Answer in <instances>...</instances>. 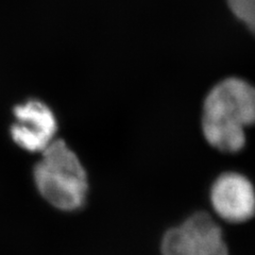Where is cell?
<instances>
[{
  "instance_id": "cell-6",
  "label": "cell",
  "mask_w": 255,
  "mask_h": 255,
  "mask_svg": "<svg viewBox=\"0 0 255 255\" xmlns=\"http://www.w3.org/2000/svg\"><path fill=\"white\" fill-rule=\"evenodd\" d=\"M231 11L255 35V0H228Z\"/></svg>"
},
{
  "instance_id": "cell-3",
  "label": "cell",
  "mask_w": 255,
  "mask_h": 255,
  "mask_svg": "<svg viewBox=\"0 0 255 255\" xmlns=\"http://www.w3.org/2000/svg\"><path fill=\"white\" fill-rule=\"evenodd\" d=\"M163 255H229L222 231L210 215L198 213L167 232Z\"/></svg>"
},
{
  "instance_id": "cell-1",
  "label": "cell",
  "mask_w": 255,
  "mask_h": 255,
  "mask_svg": "<svg viewBox=\"0 0 255 255\" xmlns=\"http://www.w3.org/2000/svg\"><path fill=\"white\" fill-rule=\"evenodd\" d=\"M255 124V87L243 79L228 78L207 94L203 106L204 137L222 152L235 153L246 145L247 127Z\"/></svg>"
},
{
  "instance_id": "cell-2",
  "label": "cell",
  "mask_w": 255,
  "mask_h": 255,
  "mask_svg": "<svg viewBox=\"0 0 255 255\" xmlns=\"http://www.w3.org/2000/svg\"><path fill=\"white\" fill-rule=\"evenodd\" d=\"M42 153L43 157L34 169L39 193L59 210L80 209L85 202L89 185L77 154L60 139L53 140Z\"/></svg>"
},
{
  "instance_id": "cell-5",
  "label": "cell",
  "mask_w": 255,
  "mask_h": 255,
  "mask_svg": "<svg viewBox=\"0 0 255 255\" xmlns=\"http://www.w3.org/2000/svg\"><path fill=\"white\" fill-rule=\"evenodd\" d=\"M214 211L228 222H245L255 215V189L245 175L226 172L214 182L211 189Z\"/></svg>"
},
{
  "instance_id": "cell-4",
  "label": "cell",
  "mask_w": 255,
  "mask_h": 255,
  "mask_svg": "<svg viewBox=\"0 0 255 255\" xmlns=\"http://www.w3.org/2000/svg\"><path fill=\"white\" fill-rule=\"evenodd\" d=\"M11 136L22 149L42 152L54 140L58 123L52 110L38 99H29L13 110Z\"/></svg>"
}]
</instances>
